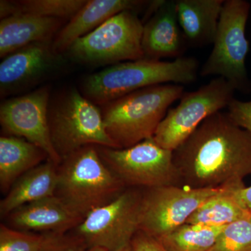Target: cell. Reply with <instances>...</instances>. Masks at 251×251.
<instances>
[{"mask_svg":"<svg viewBox=\"0 0 251 251\" xmlns=\"http://www.w3.org/2000/svg\"><path fill=\"white\" fill-rule=\"evenodd\" d=\"M224 227L186 224L157 240L167 251H209Z\"/></svg>","mask_w":251,"mask_h":251,"instance_id":"22","label":"cell"},{"mask_svg":"<svg viewBox=\"0 0 251 251\" xmlns=\"http://www.w3.org/2000/svg\"><path fill=\"white\" fill-rule=\"evenodd\" d=\"M49 156L39 147L18 137L0 138V188L9 191L22 175L41 164Z\"/></svg>","mask_w":251,"mask_h":251,"instance_id":"20","label":"cell"},{"mask_svg":"<svg viewBox=\"0 0 251 251\" xmlns=\"http://www.w3.org/2000/svg\"><path fill=\"white\" fill-rule=\"evenodd\" d=\"M87 251H108L107 250H105V249H102V248H99V247H92L90 248V249H88V250Z\"/></svg>","mask_w":251,"mask_h":251,"instance_id":"31","label":"cell"},{"mask_svg":"<svg viewBox=\"0 0 251 251\" xmlns=\"http://www.w3.org/2000/svg\"><path fill=\"white\" fill-rule=\"evenodd\" d=\"M53 41L33 43L3 58L0 63V92L7 96L28 90L59 70L64 59Z\"/></svg>","mask_w":251,"mask_h":251,"instance_id":"13","label":"cell"},{"mask_svg":"<svg viewBox=\"0 0 251 251\" xmlns=\"http://www.w3.org/2000/svg\"><path fill=\"white\" fill-rule=\"evenodd\" d=\"M56 233H35L0 225V251H41Z\"/></svg>","mask_w":251,"mask_h":251,"instance_id":"24","label":"cell"},{"mask_svg":"<svg viewBox=\"0 0 251 251\" xmlns=\"http://www.w3.org/2000/svg\"><path fill=\"white\" fill-rule=\"evenodd\" d=\"M49 122L52 145L62 161L90 145L118 149L105 130L101 110L77 89L49 103Z\"/></svg>","mask_w":251,"mask_h":251,"instance_id":"5","label":"cell"},{"mask_svg":"<svg viewBox=\"0 0 251 251\" xmlns=\"http://www.w3.org/2000/svg\"><path fill=\"white\" fill-rule=\"evenodd\" d=\"M126 188L99 156L97 147H85L63 158L55 195L84 219L115 200Z\"/></svg>","mask_w":251,"mask_h":251,"instance_id":"4","label":"cell"},{"mask_svg":"<svg viewBox=\"0 0 251 251\" xmlns=\"http://www.w3.org/2000/svg\"><path fill=\"white\" fill-rule=\"evenodd\" d=\"M227 188L165 186L143 189L139 230L159 239L186 224L203 203Z\"/></svg>","mask_w":251,"mask_h":251,"instance_id":"11","label":"cell"},{"mask_svg":"<svg viewBox=\"0 0 251 251\" xmlns=\"http://www.w3.org/2000/svg\"><path fill=\"white\" fill-rule=\"evenodd\" d=\"M64 20L18 14L1 20L0 57L4 58L33 43L53 41Z\"/></svg>","mask_w":251,"mask_h":251,"instance_id":"17","label":"cell"},{"mask_svg":"<svg viewBox=\"0 0 251 251\" xmlns=\"http://www.w3.org/2000/svg\"><path fill=\"white\" fill-rule=\"evenodd\" d=\"M7 226L18 230L40 233L67 234L84 218L57 196L25 204L6 216Z\"/></svg>","mask_w":251,"mask_h":251,"instance_id":"14","label":"cell"},{"mask_svg":"<svg viewBox=\"0 0 251 251\" xmlns=\"http://www.w3.org/2000/svg\"><path fill=\"white\" fill-rule=\"evenodd\" d=\"M227 113L236 125L251 133V99L243 101L234 99L227 107Z\"/></svg>","mask_w":251,"mask_h":251,"instance_id":"27","label":"cell"},{"mask_svg":"<svg viewBox=\"0 0 251 251\" xmlns=\"http://www.w3.org/2000/svg\"><path fill=\"white\" fill-rule=\"evenodd\" d=\"M133 251H167L154 238L138 230L131 242Z\"/></svg>","mask_w":251,"mask_h":251,"instance_id":"28","label":"cell"},{"mask_svg":"<svg viewBox=\"0 0 251 251\" xmlns=\"http://www.w3.org/2000/svg\"><path fill=\"white\" fill-rule=\"evenodd\" d=\"M225 0H175L176 14L188 46L213 44Z\"/></svg>","mask_w":251,"mask_h":251,"instance_id":"18","label":"cell"},{"mask_svg":"<svg viewBox=\"0 0 251 251\" xmlns=\"http://www.w3.org/2000/svg\"><path fill=\"white\" fill-rule=\"evenodd\" d=\"M96 147L105 164L126 188L183 186L173 151L161 148L153 138L126 149Z\"/></svg>","mask_w":251,"mask_h":251,"instance_id":"8","label":"cell"},{"mask_svg":"<svg viewBox=\"0 0 251 251\" xmlns=\"http://www.w3.org/2000/svg\"><path fill=\"white\" fill-rule=\"evenodd\" d=\"M115 251H133V248H132L131 243L128 245L125 246V247L121 248V249H118V250Z\"/></svg>","mask_w":251,"mask_h":251,"instance_id":"30","label":"cell"},{"mask_svg":"<svg viewBox=\"0 0 251 251\" xmlns=\"http://www.w3.org/2000/svg\"><path fill=\"white\" fill-rule=\"evenodd\" d=\"M199 73L197 59L182 57L170 62L141 59L119 63L94 73L82 83V94L95 105H102L151 86L188 85Z\"/></svg>","mask_w":251,"mask_h":251,"instance_id":"2","label":"cell"},{"mask_svg":"<svg viewBox=\"0 0 251 251\" xmlns=\"http://www.w3.org/2000/svg\"><path fill=\"white\" fill-rule=\"evenodd\" d=\"M250 10L251 4L246 0H225L212 50L200 71L202 77H223L244 94L251 92L246 66L250 49L246 35Z\"/></svg>","mask_w":251,"mask_h":251,"instance_id":"6","label":"cell"},{"mask_svg":"<svg viewBox=\"0 0 251 251\" xmlns=\"http://www.w3.org/2000/svg\"><path fill=\"white\" fill-rule=\"evenodd\" d=\"M209 251H251V214L225 226Z\"/></svg>","mask_w":251,"mask_h":251,"instance_id":"25","label":"cell"},{"mask_svg":"<svg viewBox=\"0 0 251 251\" xmlns=\"http://www.w3.org/2000/svg\"><path fill=\"white\" fill-rule=\"evenodd\" d=\"M183 186L220 188L245 186L251 175V133L227 112L208 117L173 151Z\"/></svg>","mask_w":251,"mask_h":251,"instance_id":"1","label":"cell"},{"mask_svg":"<svg viewBox=\"0 0 251 251\" xmlns=\"http://www.w3.org/2000/svg\"><path fill=\"white\" fill-rule=\"evenodd\" d=\"M87 0H23L15 1L17 14H27L44 18L71 19Z\"/></svg>","mask_w":251,"mask_h":251,"instance_id":"23","label":"cell"},{"mask_svg":"<svg viewBox=\"0 0 251 251\" xmlns=\"http://www.w3.org/2000/svg\"><path fill=\"white\" fill-rule=\"evenodd\" d=\"M143 26L136 13H119L75 41L67 50L68 55L75 62L91 66L143 59Z\"/></svg>","mask_w":251,"mask_h":251,"instance_id":"7","label":"cell"},{"mask_svg":"<svg viewBox=\"0 0 251 251\" xmlns=\"http://www.w3.org/2000/svg\"><path fill=\"white\" fill-rule=\"evenodd\" d=\"M151 1L143 0H87L84 6L63 26L53 40V48L59 54L67 52L77 39L85 36L119 13H137L148 9Z\"/></svg>","mask_w":251,"mask_h":251,"instance_id":"16","label":"cell"},{"mask_svg":"<svg viewBox=\"0 0 251 251\" xmlns=\"http://www.w3.org/2000/svg\"><path fill=\"white\" fill-rule=\"evenodd\" d=\"M143 189L126 188L115 200L90 212L74 229L88 249L115 251L132 242L139 230Z\"/></svg>","mask_w":251,"mask_h":251,"instance_id":"10","label":"cell"},{"mask_svg":"<svg viewBox=\"0 0 251 251\" xmlns=\"http://www.w3.org/2000/svg\"><path fill=\"white\" fill-rule=\"evenodd\" d=\"M184 94L183 85L163 84L109 102L100 106L105 130L118 149L153 138L172 104Z\"/></svg>","mask_w":251,"mask_h":251,"instance_id":"3","label":"cell"},{"mask_svg":"<svg viewBox=\"0 0 251 251\" xmlns=\"http://www.w3.org/2000/svg\"><path fill=\"white\" fill-rule=\"evenodd\" d=\"M50 87L7 99L0 106V124L6 134L27 140L45 151L50 161L59 166L62 158L56 152L50 131Z\"/></svg>","mask_w":251,"mask_h":251,"instance_id":"12","label":"cell"},{"mask_svg":"<svg viewBox=\"0 0 251 251\" xmlns=\"http://www.w3.org/2000/svg\"><path fill=\"white\" fill-rule=\"evenodd\" d=\"M235 90L221 77H216L197 90L184 93L179 103L169 109L153 139L161 148L175 151L206 119L229 106Z\"/></svg>","mask_w":251,"mask_h":251,"instance_id":"9","label":"cell"},{"mask_svg":"<svg viewBox=\"0 0 251 251\" xmlns=\"http://www.w3.org/2000/svg\"><path fill=\"white\" fill-rule=\"evenodd\" d=\"M239 195L244 205L251 212V186H244L239 191Z\"/></svg>","mask_w":251,"mask_h":251,"instance_id":"29","label":"cell"},{"mask_svg":"<svg viewBox=\"0 0 251 251\" xmlns=\"http://www.w3.org/2000/svg\"><path fill=\"white\" fill-rule=\"evenodd\" d=\"M88 247L76 234H56L41 251H87Z\"/></svg>","mask_w":251,"mask_h":251,"instance_id":"26","label":"cell"},{"mask_svg":"<svg viewBox=\"0 0 251 251\" xmlns=\"http://www.w3.org/2000/svg\"><path fill=\"white\" fill-rule=\"evenodd\" d=\"M244 186L227 188L209 198L190 216L186 224L224 227L251 215L239 195V190Z\"/></svg>","mask_w":251,"mask_h":251,"instance_id":"21","label":"cell"},{"mask_svg":"<svg viewBox=\"0 0 251 251\" xmlns=\"http://www.w3.org/2000/svg\"><path fill=\"white\" fill-rule=\"evenodd\" d=\"M58 182V166L48 160L25 173L11 186L0 202L3 219L25 204L55 195Z\"/></svg>","mask_w":251,"mask_h":251,"instance_id":"19","label":"cell"},{"mask_svg":"<svg viewBox=\"0 0 251 251\" xmlns=\"http://www.w3.org/2000/svg\"><path fill=\"white\" fill-rule=\"evenodd\" d=\"M187 47L178 21L175 0H162L158 9L144 23V58H179L183 57Z\"/></svg>","mask_w":251,"mask_h":251,"instance_id":"15","label":"cell"}]
</instances>
